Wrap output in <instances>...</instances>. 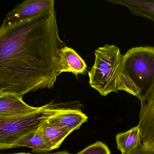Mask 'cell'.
<instances>
[{
	"label": "cell",
	"mask_w": 154,
	"mask_h": 154,
	"mask_svg": "<svg viewBox=\"0 0 154 154\" xmlns=\"http://www.w3.org/2000/svg\"><path fill=\"white\" fill-rule=\"evenodd\" d=\"M27 105L23 97L9 93L3 92L0 96V117L21 116L30 114L39 109Z\"/></svg>",
	"instance_id": "7"
},
{
	"label": "cell",
	"mask_w": 154,
	"mask_h": 154,
	"mask_svg": "<svg viewBox=\"0 0 154 154\" xmlns=\"http://www.w3.org/2000/svg\"><path fill=\"white\" fill-rule=\"evenodd\" d=\"M107 2L125 6L133 14L154 22V0H108Z\"/></svg>",
	"instance_id": "10"
},
{
	"label": "cell",
	"mask_w": 154,
	"mask_h": 154,
	"mask_svg": "<svg viewBox=\"0 0 154 154\" xmlns=\"http://www.w3.org/2000/svg\"><path fill=\"white\" fill-rule=\"evenodd\" d=\"M76 154H111V152L106 145L98 141Z\"/></svg>",
	"instance_id": "14"
},
{
	"label": "cell",
	"mask_w": 154,
	"mask_h": 154,
	"mask_svg": "<svg viewBox=\"0 0 154 154\" xmlns=\"http://www.w3.org/2000/svg\"><path fill=\"white\" fill-rule=\"evenodd\" d=\"M38 129L51 150L57 149L72 132L64 127L51 124L41 119Z\"/></svg>",
	"instance_id": "9"
},
{
	"label": "cell",
	"mask_w": 154,
	"mask_h": 154,
	"mask_svg": "<svg viewBox=\"0 0 154 154\" xmlns=\"http://www.w3.org/2000/svg\"><path fill=\"white\" fill-rule=\"evenodd\" d=\"M45 105L25 115L0 117V151L18 147L20 140L38 128Z\"/></svg>",
	"instance_id": "4"
},
{
	"label": "cell",
	"mask_w": 154,
	"mask_h": 154,
	"mask_svg": "<svg viewBox=\"0 0 154 154\" xmlns=\"http://www.w3.org/2000/svg\"><path fill=\"white\" fill-rule=\"evenodd\" d=\"M3 93V90H2V89H1V87H0V96H1V95H2Z\"/></svg>",
	"instance_id": "18"
},
{
	"label": "cell",
	"mask_w": 154,
	"mask_h": 154,
	"mask_svg": "<svg viewBox=\"0 0 154 154\" xmlns=\"http://www.w3.org/2000/svg\"><path fill=\"white\" fill-rule=\"evenodd\" d=\"M94 65L88 72L91 87L101 96L118 92V82L123 55L118 47L106 44L95 51Z\"/></svg>",
	"instance_id": "3"
},
{
	"label": "cell",
	"mask_w": 154,
	"mask_h": 154,
	"mask_svg": "<svg viewBox=\"0 0 154 154\" xmlns=\"http://www.w3.org/2000/svg\"><path fill=\"white\" fill-rule=\"evenodd\" d=\"M54 0H26L9 12L3 22L13 23L41 13L54 7Z\"/></svg>",
	"instance_id": "6"
},
{
	"label": "cell",
	"mask_w": 154,
	"mask_h": 154,
	"mask_svg": "<svg viewBox=\"0 0 154 154\" xmlns=\"http://www.w3.org/2000/svg\"><path fill=\"white\" fill-rule=\"evenodd\" d=\"M154 87V47L141 46L128 50L122 57L118 82L123 90L144 100Z\"/></svg>",
	"instance_id": "2"
},
{
	"label": "cell",
	"mask_w": 154,
	"mask_h": 154,
	"mask_svg": "<svg viewBox=\"0 0 154 154\" xmlns=\"http://www.w3.org/2000/svg\"><path fill=\"white\" fill-rule=\"evenodd\" d=\"M142 140V130L139 125L116 136L117 148L122 154L129 153L141 143Z\"/></svg>",
	"instance_id": "11"
},
{
	"label": "cell",
	"mask_w": 154,
	"mask_h": 154,
	"mask_svg": "<svg viewBox=\"0 0 154 154\" xmlns=\"http://www.w3.org/2000/svg\"><path fill=\"white\" fill-rule=\"evenodd\" d=\"M48 154H71L68 152L67 151H62V152H57L54 153H50Z\"/></svg>",
	"instance_id": "16"
},
{
	"label": "cell",
	"mask_w": 154,
	"mask_h": 154,
	"mask_svg": "<svg viewBox=\"0 0 154 154\" xmlns=\"http://www.w3.org/2000/svg\"><path fill=\"white\" fill-rule=\"evenodd\" d=\"M59 105L52 103L45 105L42 119L71 132L79 129L88 120V117L81 110L60 107Z\"/></svg>",
	"instance_id": "5"
},
{
	"label": "cell",
	"mask_w": 154,
	"mask_h": 154,
	"mask_svg": "<svg viewBox=\"0 0 154 154\" xmlns=\"http://www.w3.org/2000/svg\"><path fill=\"white\" fill-rule=\"evenodd\" d=\"M141 103L138 125L143 129L154 131V87Z\"/></svg>",
	"instance_id": "12"
},
{
	"label": "cell",
	"mask_w": 154,
	"mask_h": 154,
	"mask_svg": "<svg viewBox=\"0 0 154 154\" xmlns=\"http://www.w3.org/2000/svg\"><path fill=\"white\" fill-rule=\"evenodd\" d=\"M54 7L0 27V87L23 97L52 88L60 75V38Z\"/></svg>",
	"instance_id": "1"
},
{
	"label": "cell",
	"mask_w": 154,
	"mask_h": 154,
	"mask_svg": "<svg viewBox=\"0 0 154 154\" xmlns=\"http://www.w3.org/2000/svg\"><path fill=\"white\" fill-rule=\"evenodd\" d=\"M87 65L75 51L68 47H63L60 52L59 72H71L75 75L83 74Z\"/></svg>",
	"instance_id": "8"
},
{
	"label": "cell",
	"mask_w": 154,
	"mask_h": 154,
	"mask_svg": "<svg viewBox=\"0 0 154 154\" xmlns=\"http://www.w3.org/2000/svg\"><path fill=\"white\" fill-rule=\"evenodd\" d=\"M9 154H31L28 153L21 152V153H18Z\"/></svg>",
	"instance_id": "17"
},
{
	"label": "cell",
	"mask_w": 154,
	"mask_h": 154,
	"mask_svg": "<svg viewBox=\"0 0 154 154\" xmlns=\"http://www.w3.org/2000/svg\"><path fill=\"white\" fill-rule=\"evenodd\" d=\"M127 154H154V146L146 149H143L137 146Z\"/></svg>",
	"instance_id": "15"
},
{
	"label": "cell",
	"mask_w": 154,
	"mask_h": 154,
	"mask_svg": "<svg viewBox=\"0 0 154 154\" xmlns=\"http://www.w3.org/2000/svg\"><path fill=\"white\" fill-rule=\"evenodd\" d=\"M18 147H29L32 149V152L37 153L47 152L51 151L38 128L21 139L18 143Z\"/></svg>",
	"instance_id": "13"
}]
</instances>
